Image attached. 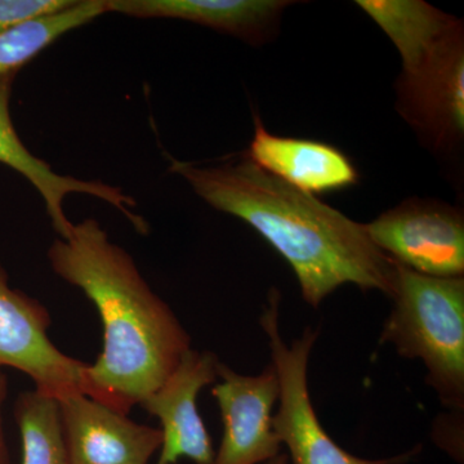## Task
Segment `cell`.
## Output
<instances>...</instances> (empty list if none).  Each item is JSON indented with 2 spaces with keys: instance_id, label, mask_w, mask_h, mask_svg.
<instances>
[{
  "instance_id": "8",
  "label": "cell",
  "mask_w": 464,
  "mask_h": 464,
  "mask_svg": "<svg viewBox=\"0 0 464 464\" xmlns=\"http://www.w3.org/2000/svg\"><path fill=\"white\" fill-rule=\"evenodd\" d=\"M221 382L212 390L224 423V435L212 464H262L280 456L274 430L279 378L273 365L258 375H244L219 362Z\"/></svg>"
},
{
  "instance_id": "10",
  "label": "cell",
  "mask_w": 464,
  "mask_h": 464,
  "mask_svg": "<svg viewBox=\"0 0 464 464\" xmlns=\"http://www.w3.org/2000/svg\"><path fill=\"white\" fill-rule=\"evenodd\" d=\"M18 72L0 75V163L16 170L32 183L44 201L45 210L60 239H67L74 224L67 218L65 199L72 194L88 195L116 208L130 221L134 230L148 235V221L133 212L137 201L115 186L101 181H85L72 176H63L52 169L50 164L35 157L24 145L14 128L11 116V97Z\"/></svg>"
},
{
  "instance_id": "12",
  "label": "cell",
  "mask_w": 464,
  "mask_h": 464,
  "mask_svg": "<svg viewBox=\"0 0 464 464\" xmlns=\"http://www.w3.org/2000/svg\"><path fill=\"white\" fill-rule=\"evenodd\" d=\"M244 152L265 172L313 197L344 190L359 182L355 164L340 149L270 133L257 112L255 136Z\"/></svg>"
},
{
  "instance_id": "19",
  "label": "cell",
  "mask_w": 464,
  "mask_h": 464,
  "mask_svg": "<svg viewBox=\"0 0 464 464\" xmlns=\"http://www.w3.org/2000/svg\"><path fill=\"white\" fill-rule=\"evenodd\" d=\"M288 460L289 458L286 454H280V456H277L275 459L270 460V462L266 464H288Z\"/></svg>"
},
{
  "instance_id": "6",
  "label": "cell",
  "mask_w": 464,
  "mask_h": 464,
  "mask_svg": "<svg viewBox=\"0 0 464 464\" xmlns=\"http://www.w3.org/2000/svg\"><path fill=\"white\" fill-rule=\"evenodd\" d=\"M398 110L438 155L457 154L464 137L463 25L398 81Z\"/></svg>"
},
{
  "instance_id": "18",
  "label": "cell",
  "mask_w": 464,
  "mask_h": 464,
  "mask_svg": "<svg viewBox=\"0 0 464 464\" xmlns=\"http://www.w3.org/2000/svg\"><path fill=\"white\" fill-rule=\"evenodd\" d=\"M8 395L7 375L0 369V464H8V448L5 442V427H3V409Z\"/></svg>"
},
{
  "instance_id": "4",
  "label": "cell",
  "mask_w": 464,
  "mask_h": 464,
  "mask_svg": "<svg viewBox=\"0 0 464 464\" xmlns=\"http://www.w3.org/2000/svg\"><path fill=\"white\" fill-rule=\"evenodd\" d=\"M282 295L273 288L262 311V329L268 338L271 365L279 378V408L274 414V430L288 450L293 464H405L420 454V445L390 458L366 459L353 456L329 436L317 417L308 391V362L319 332L311 326L288 344L279 328Z\"/></svg>"
},
{
  "instance_id": "16",
  "label": "cell",
  "mask_w": 464,
  "mask_h": 464,
  "mask_svg": "<svg viewBox=\"0 0 464 464\" xmlns=\"http://www.w3.org/2000/svg\"><path fill=\"white\" fill-rule=\"evenodd\" d=\"M14 420L23 442V464H70L56 399L36 390L20 393Z\"/></svg>"
},
{
  "instance_id": "7",
  "label": "cell",
  "mask_w": 464,
  "mask_h": 464,
  "mask_svg": "<svg viewBox=\"0 0 464 464\" xmlns=\"http://www.w3.org/2000/svg\"><path fill=\"white\" fill-rule=\"evenodd\" d=\"M372 241L399 265L433 277H463L464 219L457 208L409 199L365 224Z\"/></svg>"
},
{
  "instance_id": "5",
  "label": "cell",
  "mask_w": 464,
  "mask_h": 464,
  "mask_svg": "<svg viewBox=\"0 0 464 464\" xmlns=\"http://www.w3.org/2000/svg\"><path fill=\"white\" fill-rule=\"evenodd\" d=\"M51 316L38 299L9 285L0 259V369L26 374L43 395L61 400L83 393L94 399L90 364L67 356L48 337Z\"/></svg>"
},
{
  "instance_id": "17",
  "label": "cell",
  "mask_w": 464,
  "mask_h": 464,
  "mask_svg": "<svg viewBox=\"0 0 464 464\" xmlns=\"http://www.w3.org/2000/svg\"><path fill=\"white\" fill-rule=\"evenodd\" d=\"M75 0H0V33L63 11Z\"/></svg>"
},
{
  "instance_id": "11",
  "label": "cell",
  "mask_w": 464,
  "mask_h": 464,
  "mask_svg": "<svg viewBox=\"0 0 464 464\" xmlns=\"http://www.w3.org/2000/svg\"><path fill=\"white\" fill-rule=\"evenodd\" d=\"M57 401L70 464H149L160 450V429L133 422L83 393Z\"/></svg>"
},
{
  "instance_id": "9",
  "label": "cell",
  "mask_w": 464,
  "mask_h": 464,
  "mask_svg": "<svg viewBox=\"0 0 464 464\" xmlns=\"http://www.w3.org/2000/svg\"><path fill=\"white\" fill-rule=\"evenodd\" d=\"M218 357L210 351L190 350L168 375L164 383L141 402L161 423L158 464H176L188 458L195 464H212L215 449L198 411V395L218 374Z\"/></svg>"
},
{
  "instance_id": "3",
  "label": "cell",
  "mask_w": 464,
  "mask_h": 464,
  "mask_svg": "<svg viewBox=\"0 0 464 464\" xmlns=\"http://www.w3.org/2000/svg\"><path fill=\"white\" fill-rule=\"evenodd\" d=\"M398 264V262H396ZM393 307L380 343L420 360L445 408L464 409V279L427 276L398 264Z\"/></svg>"
},
{
  "instance_id": "15",
  "label": "cell",
  "mask_w": 464,
  "mask_h": 464,
  "mask_svg": "<svg viewBox=\"0 0 464 464\" xmlns=\"http://www.w3.org/2000/svg\"><path fill=\"white\" fill-rule=\"evenodd\" d=\"M106 12V0H75L70 7L0 33V75L18 72L61 36Z\"/></svg>"
},
{
  "instance_id": "2",
  "label": "cell",
  "mask_w": 464,
  "mask_h": 464,
  "mask_svg": "<svg viewBox=\"0 0 464 464\" xmlns=\"http://www.w3.org/2000/svg\"><path fill=\"white\" fill-rule=\"evenodd\" d=\"M47 257L102 320L103 350L87 369L94 400L127 415L172 373L191 348L190 335L96 219L74 225L67 239L57 237Z\"/></svg>"
},
{
  "instance_id": "14",
  "label": "cell",
  "mask_w": 464,
  "mask_h": 464,
  "mask_svg": "<svg viewBox=\"0 0 464 464\" xmlns=\"http://www.w3.org/2000/svg\"><path fill=\"white\" fill-rule=\"evenodd\" d=\"M362 8L386 33L402 60V72L413 69L462 21L420 0H357Z\"/></svg>"
},
{
  "instance_id": "1",
  "label": "cell",
  "mask_w": 464,
  "mask_h": 464,
  "mask_svg": "<svg viewBox=\"0 0 464 464\" xmlns=\"http://www.w3.org/2000/svg\"><path fill=\"white\" fill-rule=\"evenodd\" d=\"M169 170L209 206L255 228L288 262L311 307L346 284L392 297L398 264L375 246L365 224L265 172L246 152L217 166L172 159Z\"/></svg>"
},
{
  "instance_id": "13",
  "label": "cell",
  "mask_w": 464,
  "mask_h": 464,
  "mask_svg": "<svg viewBox=\"0 0 464 464\" xmlns=\"http://www.w3.org/2000/svg\"><path fill=\"white\" fill-rule=\"evenodd\" d=\"M292 5L285 0H106V12L188 21L262 44L273 36L283 12Z\"/></svg>"
}]
</instances>
